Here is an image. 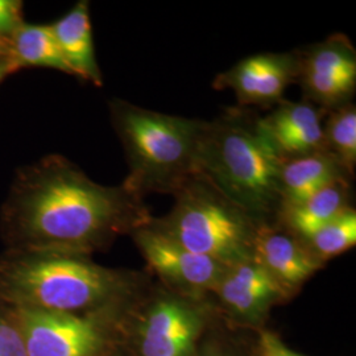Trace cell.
Returning <instances> with one entry per match:
<instances>
[{
	"label": "cell",
	"instance_id": "6da1fadb",
	"mask_svg": "<svg viewBox=\"0 0 356 356\" xmlns=\"http://www.w3.org/2000/svg\"><path fill=\"white\" fill-rule=\"evenodd\" d=\"M143 197L123 182L104 186L60 154L24 166L0 210L8 251L92 256L151 222Z\"/></svg>",
	"mask_w": 356,
	"mask_h": 356
},
{
	"label": "cell",
	"instance_id": "7a4b0ae2",
	"mask_svg": "<svg viewBox=\"0 0 356 356\" xmlns=\"http://www.w3.org/2000/svg\"><path fill=\"white\" fill-rule=\"evenodd\" d=\"M148 270L101 266L91 256L8 251L0 254V301L17 309L91 314L138 301Z\"/></svg>",
	"mask_w": 356,
	"mask_h": 356
},
{
	"label": "cell",
	"instance_id": "3957f363",
	"mask_svg": "<svg viewBox=\"0 0 356 356\" xmlns=\"http://www.w3.org/2000/svg\"><path fill=\"white\" fill-rule=\"evenodd\" d=\"M284 163L250 110L227 108L204 123L198 173L260 223H275Z\"/></svg>",
	"mask_w": 356,
	"mask_h": 356
},
{
	"label": "cell",
	"instance_id": "277c9868",
	"mask_svg": "<svg viewBox=\"0 0 356 356\" xmlns=\"http://www.w3.org/2000/svg\"><path fill=\"white\" fill-rule=\"evenodd\" d=\"M111 120L127 157L124 184L139 195L175 194L198 173L204 120L163 114L122 99L110 103Z\"/></svg>",
	"mask_w": 356,
	"mask_h": 356
},
{
	"label": "cell",
	"instance_id": "5b68a950",
	"mask_svg": "<svg viewBox=\"0 0 356 356\" xmlns=\"http://www.w3.org/2000/svg\"><path fill=\"white\" fill-rule=\"evenodd\" d=\"M170 211L149 225L195 254L232 266L252 259L256 232L264 223L202 176L188 178L175 194Z\"/></svg>",
	"mask_w": 356,
	"mask_h": 356
},
{
	"label": "cell",
	"instance_id": "8992f818",
	"mask_svg": "<svg viewBox=\"0 0 356 356\" xmlns=\"http://www.w3.org/2000/svg\"><path fill=\"white\" fill-rule=\"evenodd\" d=\"M218 318L210 296L178 294L153 280L126 316L122 344L132 356H191Z\"/></svg>",
	"mask_w": 356,
	"mask_h": 356
},
{
	"label": "cell",
	"instance_id": "52a82bcc",
	"mask_svg": "<svg viewBox=\"0 0 356 356\" xmlns=\"http://www.w3.org/2000/svg\"><path fill=\"white\" fill-rule=\"evenodd\" d=\"M138 301L91 314L11 307L23 331L28 356H102L122 343L123 322Z\"/></svg>",
	"mask_w": 356,
	"mask_h": 356
},
{
	"label": "cell",
	"instance_id": "ba28073f",
	"mask_svg": "<svg viewBox=\"0 0 356 356\" xmlns=\"http://www.w3.org/2000/svg\"><path fill=\"white\" fill-rule=\"evenodd\" d=\"M156 282L189 297H209L229 266L195 254L148 223L131 235Z\"/></svg>",
	"mask_w": 356,
	"mask_h": 356
},
{
	"label": "cell",
	"instance_id": "9c48e42d",
	"mask_svg": "<svg viewBox=\"0 0 356 356\" xmlns=\"http://www.w3.org/2000/svg\"><path fill=\"white\" fill-rule=\"evenodd\" d=\"M210 298L227 327L251 334L266 329L272 310L291 301L254 259L229 266Z\"/></svg>",
	"mask_w": 356,
	"mask_h": 356
},
{
	"label": "cell",
	"instance_id": "30bf717a",
	"mask_svg": "<svg viewBox=\"0 0 356 356\" xmlns=\"http://www.w3.org/2000/svg\"><path fill=\"white\" fill-rule=\"evenodd\" d=\"M306 101L325 111L350 103L356 89V51L343 33L297 51V79Z\"/></svg>",
	"mask_w": 356,
	"mask_h": 356
},
{
	"label": "cell",
	"instance_id": "8fae6325",
	"mask_svg": "<svg viewBox=\"0 0 356 356\" xmlns=\"http://www.w3.org/2000/svg\"><path fill=\"white\" fill-rule=\"evenodd\" d=\"M297 79V51L260 53L241 60L216 76V90H231L241 107H272Z\"/></svg>",
	"mask_w": 356,
	"mask_h": 356
},
{
	"label": "cell",
	"instance_id": "7c38bea8",
	"mask_svg": "<svg viewBox=\"0 0 356 356\" xmlns=\"http://www.w3.org/2000/svg\"><path fill=\"white\" fill-rule=\"evenodd\" d=\"M252 259L291 301L307 281L325 268L307 251L304 243L276 223H264L259 227Z\"/></svg>",
	"mask_w": 356,
	"mask_h": 356
},
{
	"label": "cell",
	"instance_id": "4fadbf2b",
	"mask_svg": "<svg viewBox=\"0 0 356 356\" xmlns=\"http://www.w3.org/2000/svg\"><path fill=\"white\" fill-rule=\"evenodd\" d=\"M327 111L307 102H282L260 118V126L281 157L292 160L323 152V122Z\"/></svg>",
	"mask_w": 356,
	"mask_h": 356
},
{
	"label": "cell",
	"instance_id": "5bb4252c",
	"mask_svg": "<svg viewBox=\"0 0 356 356\" xmlns=\"http://www.w3.org/2000/svg\"><path fill=\"white\" fill-rule=\"evenodd\" d=\"M51 26L73 76L101 88L103 76L95 54L89 1H78L69 13Z\"/></svg>",
	"mask_w": 356,
	"mask_h": 356
},
{
	"label": "cell",
	"instance_id": "9a60e30c",
	"mask_svg": "<svg viewBox=\"0 0 356 356\" xmlns=\"http://www.w3.org/2000/svg\"><path fill=\"white\" fill-rule=\"evenodd\" d=\"M350 189V179H338L300 204L281 207L275 223L304 242L351 206Z\"/></svg>",
	"mask_w": 356,
	"mask_h": 356
},
{
	"label": "cell",
	"instance_id": "2e32d148",
	"mask_svg": "<svg viewBox=\"0 0 356 356\" xmlns=\"http://www.w3.org/2000/svg\"><path fill=\"white\" fill-rule=\"evenodd\" d=\"M343 178L351 179L326 152L286 160L281 168L280 209L300 204Z\"/></svg>",
	"mask_w": 356,
	"mask_h": 356
},
{
	"label": "cell",
	"instance_id": "e0dca14e",
	"mask_svg": "<svg viewBox=\"0 0 356 356\" xmlns=\"http://www.w3.org/2000/svg\"><path fill=\"white\" fill-rule=\"evenodd\" d=\"M7 48L15 72L24 67H48L73 76L51 24L24 23L7 40Z\"/></svg>",
	"mask_w": 356,
	"mask_h": 356
},
{
	"label": "cell",
	"instance_id": "ac0fdd59",
	"mask_svg": "<svg viewBox=\"0 0 356 356\" xmlns=\"http://www.w3.org/2000/svg\"><path fill=\"white\" fill-rule=\"evenodd\" d=\"M323 152L339 164L351 178L356 166V107L347 103L330 111L323 122Z\"/></svg>",
	"mask_w": 356,
	"mask_h": 356
},
{
	"label": "cell",
	"instance_id": "d6986e66",
	"mask_svg": "<svg viewBox=\"0 0 356 356\" xmlns=\"http://www.w3.org/2000/svg\"><path fill=\"white\" fill-rule=\"evenodd\" d=\"M302 243L307 251L326 267L330 260L355 247V209L351 206L347 207Z\"/></svg>",
	"mask_w": 356,
	"mask_h": 356
},
{
	"label": "cell",
	"instance_id": "ffe728a7",
	"mask_svg": "<svg viewBox=\"0 0 356 356\" xmlns=\"http://www.w3.org/2000/svg\"><path fill=\"white\" fill-rule=\"evenodd\" d=\"M251 332L232 330L219 318L206 331L191 356H248Z\"/></svg>",
	"mask_w": 356,
	"mask_h": 356
},
{
	"label": "cell",
	"instance_id": "44dd1931",
	"mask_svg": "<svg viewBox=\"0 0 356 356\" xmlns=\"http://www.w3.org/2000/svg\"><path fill=\"white\" fill-rule=\"evenodd\" d=\"M0 356H28L26 339L13 307L0 301Z\"/></svg>",
	"mask_w": 356,
	"mask_h": 356
},
{
	"label": "cell",
	"instance_id": "7402d4cb",
	"mask_svg": "<svg viewBox=\"0 0 356 356\" xmlns=\"http://www.w3.org/2000/svg\"><path fill=\"white\" fill-rule=\"evenodd\" d=\"M248 356H305L288 347L280 335L270 329L256 331L248 346Z\"/></svg>",
	"mask_w": 356,
	"mask_h": 356
},
{
	"label": "cell",
	"instance_id": "603a6c76",
	"mask_svg": "<svg viewBox=\"0 0 356 356\" xmlns=\"http://www.w3.org/2000/svg\"><path fill=\"white\" fill-rule=\"evenodd\" d=\"M26 22L23 19V3L19 0H0V41L7 42L19 26Z\"/></svg>",
	"mask_w": 356,
	"mask_h": 356
},
{
	"label": "cell",
	"instance_id": "cb8c5ba5",
	"mask_svg": "<svg viewBox=\"0 0 356 356\" xmlns=\"http://www.w3.org/2000/svg\"><path fill=\"white\" fill-rule=\"evenodd\" d=\"M13 72H15V69L8 58L0 60V83L4 81V78L13 74Z\"/></svg>",
	"mask_w": 356,
	"mask_h": 356
},
{
	"label": "cell",
	"instance_id": "d4e9b609",
	"mask_svg": "<svg viewBox=\"0 0 356 356\" xmlns=\"http://www.w3.org/2000/svg\"><path fill=\"white\" fill-rule=\"evenodd\" d=\"M102 356H132L128 353L127 348L122 343L116 344L110 351H107Z\"/></svg>",
	"mask_w": 356,
	"mask_h": 356
},
{
	"label": "cell",
	"instance_id": "484cf974",
	"mask_svg": "<svg viewBox=\"0 0 356 356\" xmlns=\"http://www.w3.org/2000/svg\"><path fill=\"white\" fill-rule=\"evenodd\" d=\"M8 58V48H7V42L0 41V60Z\"/></svg>",
	"mask_w": 356,
	"mask_h": 356
}]
</instances>
